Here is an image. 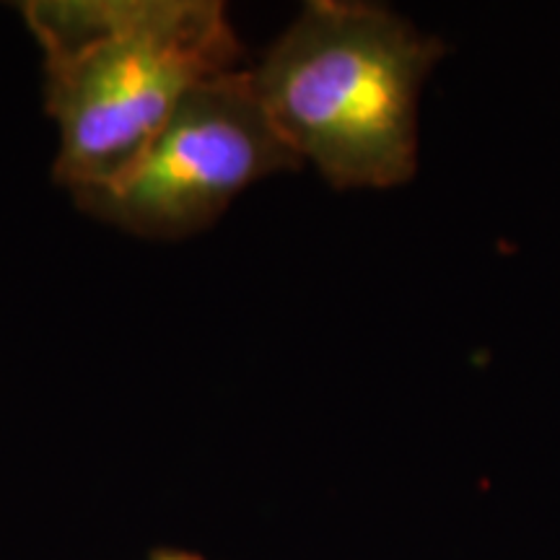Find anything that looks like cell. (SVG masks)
I'll list each match as a JSON object with an SVG mask.
<instances>
[{"mask_svg": "<svg viewBox=\"0 0 560 560\" xmlns=\"http://www.w3.org/2000/svg\"><path fill=\"white\" fill-rule=\"evenodd\" d=\"M439 55L384 5L312 0L249 73L301 164L338 190H387L418 170L420 91Z\"/></svg>", "mask_w": 560, "mask_h": 560, "instance_id": "cell-2", "label": "cell"}, {"mask_svg": "<svg viewBox=\"0 0 560 560\" xmlns=\"http://www.w3.org/2000/svg\"><path fill=\"white\" fill-rule=\"evenodd\" d=\"M21 16L45 58L52 177L70 195L120 177L198 83L242 60L219 0H30Z\"/></svg>", "mask_w": 560, "mask_h": 560, "instance_id": "cell-1", "label": "cell"}, {"mask_svg": "<svg viewBox=\"0 0 560 560\" xmlns=\"http://www.w3.org/2000/svg\"><path fill=\"white\" fill-rule=\"evenodd\" d=\"M299 166L240 68L198 83L120 177L73 198L96 221L174 242L208 229L249 185Z\"/></svg>", "mask_w": 560, "mask_h": 560, "instance_id": "cell-3", "label": "cell"}, {"mask_svg": "<svg viewBox=\"0 0 560 560\" xmlns=\"http://www.w3.org/2000/svg\"><path fill=\"white\" fill-rule=\"evenodd\" d=\"M151 560H200V558L190 556V552H182V550H159V552H153Z\"/></svg>", "mask_w": 560, "mask_h": 560, "instance_id": "cell-4", "label": "cell"}]
</instances>
